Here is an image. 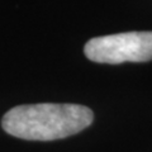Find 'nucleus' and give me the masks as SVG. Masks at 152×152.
<instances>
[{
	"mask_svg": "<svg viewBox=\"0 0 152 152\" xmlns=\"http://www.w3.org/2000/svg\"><path fill=\"white\" fill-rule=\"evenodd\" d=\"M94 113L79 104H27L12 108L1 119L8 134L27 141H55L84 131Z\"/></svg>",
	"mask_w": 152,
	"mask_h": 152,
	"instance_id": "obj_1",
	"label": "nucleus"
},
{
	"mask_svg": "<svg viewBox=\"0 0 152 152\" xmlns=\"http://www.w3.org/2000/svg\"><path fill=\"white\" fill-rule=\"evenodd\" d=\"M84 53L98 64L147 62L152 60V32H124L91 38Z\"/></svg>",
	"mask_w": 152,
	"mask_h": 152,
	"instance_id": "obj_2",
	"label": "nucleus"
}]
</instances>
